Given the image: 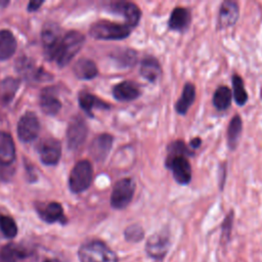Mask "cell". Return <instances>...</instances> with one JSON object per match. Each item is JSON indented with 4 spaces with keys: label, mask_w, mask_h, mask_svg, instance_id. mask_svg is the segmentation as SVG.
<instances>
[{
    "label": "cell",
    "mask_w": 262,
    "mask_h": 262,
    "mask_svg": "<svg viewBox=\"0 0 262 262\" xmlns=\"http://www.w3.org/2000/svg\"><path fill=\"white\" fill-rule=\"evenodd\" d=\"M85 37L77 31H71L64 34L59 43L54 60L59 67H66L84 45Z\"/></svg>",
    "instance_id": "1"
},
{
    "label": "cell",
    "mask_w": 262,
    "mask_h": 262,
    "mask_svg": "<svg viewBox=\"0 0 262 262\" xmlns=\"http://www.w3.org/2000/svg\"><path fill=\"white\" fill-rule=\"evenodd\" d=\"M79 258L81 262H118L115 252L99 241L84 244L79 250Z\"/></svg>",
    "instance_id": "2"
},
{
    "label": "cell",
    "mask_w": 262,
    "mask_h": 262,
    "mask_svg": "<svg viewBox=\"0 0 262 262\" xmlns=\"http://www.w3.org/2000/svg\"><path fill=\"white\" fill-rule=\"evenodd\" d=\"M131 30L132 29L126 24L99 20L91 26L89 34L95 39L121 40L127 38L130 35Z\"/></svg>",
    "instance_id": "3"
},
{
    "label": "cell",
    "mask_w": 262,
    "mask_h": 262,
    "mask_svg": "<svg viewBox=\"0 0 262 262\" xmlns=\"http://www.w3.org/2000/svg\"><path fill=\"white\" fill-rule=\"evenodd\" d=\"M15 145L11 135L0 131V179L8 180L13 174Z\"/></svg>",
    "instance_id": "4"
},
{
    "label": "cell",
    "mask_w": 262,
    "mask_h": 262,
    "mask_svg": "<svg viewBox=\"0 0 262 262\" xmlns=\"http://www.w3.org/2000/svg\"><path fill=\"white\" fill-rule=\"evenodd\" d=\"M93 179V168L88 160H81L76 163L69 176L70 189L75 193L86 190Z\"/></svg>",
    "instance_id": "5"
},
{
    "label": "cell",
    "mask_w": 262,
    "mask_h": 262,
    "mask_svg": "<svg viewBox=\"0 0 262 262\" xmlns=\"http://www.w3.org/2000/svg\"><path fill=\"white\" fill-rule=\"evenodd\" d=\"M166 167L172 172L175 181L181 185H186L191 180V166L187 157L176 154H168Z\"/></svg>",
    "instance_id": "6"
},
{
    "label": "cell",
    "mask_w": 262,
    "mask_h": 262,
    "mask_svg": "<svg viewBox=\"0 0 262 262\" xmlns=\"http://www.w3.org/2000/svg\"><path fill=\"white\" fill-rule=\"evenodd\" d=\"M135 182L132 178H123L116 182L111 194V205L115 209L126 208L133 199Z\"/></svg>",
    "instance_id": "7"
},
{
    "label": "cell",
    "mask_w": 262,
    "mask_h": 262,
    "mask_svg": "<svg viewBox=\"0 0 262 262\" xmlns=\"http://www.w3.org/2000/svg\"><path fill=\"white\" fill-rule=\"evenodd\" d=\"M41 37L46 58L49 60H53L62 38V36L60 35L59 27L53 23L45 24L43 26Z\"/></svg>",
    "instance_id": "8"
},
{
    "label": "cell",
    "mask_w": 262,
    "mask_h": 262,
    "mask_svg": "<svg viewBox=\"0 0 262 262\" xmlns=\"http://www.w3.org/2000/svg\"><path fill=\"white\" fill-rule=\"evenodd\" d=\"M40 123L33 112L25 113L17 123V136L24 142H31L38 136Z\"/></svg>",
    "instance_id": "9"
},
{
    "label": "cell",
    "mask_w": 262,
    "mask_h": 262,
    "mask_svg": "<svg viewBox=\"0 0 262 262\" xmlns=\"http://www.w3.org/2000/svg\"><path fill=\"white\" fill-rule=\"evenodd\" d=\"M15 69L28 81L51 80L52 76L41 68H37L32 59L27 56H19L15 62Z\"/></svg>",
    "instance_id": "10"
},
{
    "label": "cell",
    "mask_w": 262,
    "mask_h": 262,
    "mask_svg": "<svg viewBox=\"0 0 262 262\" xmlns=\"http://www.w3.org/2000/svg\"><path fill=\"white\" fill-rule=\"evenodd\" d=\"M88 134V128L86 123L81 118H75L71 121L67 129V142L70 149H79Z\"/></svg>",
    "instance_id": "11"
},
{
    "label": "cell",
    "mask_w": 262,
    "mask_h": 262,
    "mask_svg": "<svg viewBox=\"0 0 262 262\" xmlns=\"http://www.w3.org/2000/svg\"><path fill=\"white\" fill-rule=\"evenodd\" d=\"M169 247H170L169 234L165 231H161L149 236L145 245V250L149 257L157 260H161L168 253Z\"/></svg>",
    "instance_id": "12"
},
{
    "label": "cell",
    "mask_w": 262,
    "mask_h": 262,
    "mask_svg": "<svg viewBox=\"0 0 262 262\" xmlns=\"http://www.w3.org/2000/svg\"><path fill=\"white\" fill-rule=\"evenodd\" d=\"M38 151L40 160L44 165L53 166L56 165L60 160L61 145L57 139L47 138L41 142Z\"/></svg>",
    "instance_id": "13"
},
{
    "label": "cell",
    "mask_w": 262,
    "mask_h": 262,
    "mask_svg": "<svg viewBox=\"0 0 262 262\" xmlns=\"http://www.w3.org/2000/svg\"><path fill=\"white\" fill-rule=\"evenodd\" d=\"M239 16L238 4L232 0H225L221 3L218 13V29H226L235 25Z\"/></svg>",
    "instance_id": "14"
},
{
    "label": "cell",
    "mask_w": 262,
    "mask_h": 262,
    "mask_svg": "<svg viewBox=\"0 0 262 262\" xmlns=\"http://www.w3.org/2000/svg\"><path fill=\"white\" fill-rule=\"evenodd\" d=\"M113 141V136L107 133L96 136L89 146V152L92 158L97 162H103L111 151Z\"/></svg>",
    "instance_id": "15"
},
{
    "label": "cell",
    "mask_w": 262,
    "mask_h": 262,
    "mask_svg": "<svg viewBox=\"0 0 262 262\" xmlns=\"http://www.w3.org/2000/svg\"><path fill=\"white\" fill-rule=\"evenodd\" d=\"M111 9L117 13L122 14L126 19V25H128L131 29L138 25L141 17V11L139 7L132 2H116L112 4Z\"/></svg>",
    "instance_id": "16"
},
{
    "label": "cell",
    "mask_w": 262,
    "mask_h": 262,
    "mask_svg": "<svg viewBox=\"0 0 262 262\" xmlns=\"http://www.w3.org/2000/svg\"><path fill=\"white\" fill-rule=\"evenodd\" d=\"M39 103L42 112L48 116H55L61 108V101L53 87H46L41 91Z\"/></svg>",
    "instance_id": "17"
},
{
    "label": "cell",
    "mask_w": 262,
    "mask_h": 262,
    "mask_svg": "<svg viewBox=\"0 0 262 262\" xmlns=\"http://www.w3.org/2000/svg\"><path fill=\"white\" fill-rule=\"evenodd\" d=\"M36 210L42 220L47 223L61 222L64 220L63 209L59 203L50 202L46 204H39L36 206Z\"/></svg>",
    "instance_id": "18"
},
{
    "label": "cell",
    "mask_w": 262,
    "mask_h": 262,
    "mask_svg": "<svg viewBox=\"0 0 262 262\" xmlns=\"http://www.w3.org/2000/svg\"><path fill=\"white\" fill-rule=\"evenodd\" d=\"M141 94L138 85L132 81H123L113 89V95L120 101H131Z\"/></svg>",
    "instance_id": "19"
},
{
    "label": "cell",
    "mask_w": 262,
    "mask_h": 262,
    "mask_svg": "<svg viewBox=\"0 0 262 262\" xmlns=\"http://www.w3.org/2000/svg\"><path fill=\"white\" fill-rule=\"evenodd\" d=\"M190 18L189 9L182 6H177L171 12L168 21L169 28L173 31H183L189 26Z\"/></svg>",
    "instance_id": "20"
},
{
    "label": "cell",
    "mask_w": 262,
    "mask_h": 262,
    "mask_svg": "<svg viewBox=\"0 0 262 262\" xmlns=\"http://www.w3.org/2000/svg\"><path fill=\"white\" fill-rule=\"evenodd\" d=\"M79 104L81 108L89 116L93 117L92 110L93 108H104L108 110L111 105L105 101L99 99L96 95L89 93L87 91H81L79 94Z\"/></svg>",
    "instance_id": "21"
},
{
    "label": "cell",
    "mask_w": 262,
    "mask_h": 262,
    "mask_svg": "<svg viewBox=\"0 0 262 262\" xmlns=\"http://www.w3.org/2000/svg\"><path fill=\"white\" fill-rule=\"evenodd\" d=\"M194 100H195V86L190 82H186L183 87L181 96L175 103L176 112L179 115L184 116L189 110V107L191 106V104L194 102Z\"/></svg>",
    "instance_id": "22"
},
{
    "label": "cell",
    "mask_w": 262,
    "mask_h": 262,
    "mask_svg": "<svg viewBox=\"0 0 262 262\" xmlns=\"http://www.w3.org/2000/svg\"><path fill=\"white\" fill-rule=\"evenodd\" d=\"M74 74L77 78L82 80H90L97 76L98 70L94 61L89 58L78 59L73 67Z\"/></svg>",
    "instance_id": "23"
},
{
    "label": "cell",
    "mask_w": 262,
    "mask_h": 262,
    "mask_svg": "<svg viewBox=\"0 0 262 262\" xmlns=\"http://www.w3.org/2000/svg\"><path fill=\"white\" fill-rule=\"evenodd\" d=\"M141 76L149 82H156L162 74V68L159 60L154 56H146L141 61Z\"/></svg>",
    "instance_id": "24"
},
{
    "label": "cell",
    "mask_w": 262,
    "mask_h": 262,
    "mask_svg": "<svg viewBox=\"0 0 262 262\" xmlns=\"http://www.w3.org/2000/svg\"><path fill=\"white\" fill-rule=\"evenodd\" d=\"M17 43L9 30H0V60L10 58L15 52Z\"/></svg>",
    "instance_id": "25"
},
{
    "label": "cell",
    "mask_w": 262,
    "mask_h": 262,
    "mask_svg": "<svg viewBox=\"0 0 262 262\" xmlns=\"http://www.w3.org/2000/svg\"><path fill=\"white\" fill-rule=\"evenodd\" d=\"M28 254L25 248L15 244H8L0 249V262H17L26 258Z\"/></svg>",
    "instance_id": "26"
},
{
    "label": "cell",
    "mask_w": 262,
    "mask_h": 262,
    "mask_svg": "<svg viewBox=\"0 0 262 262\" xmlns=\"http://www.w3.org/2000/svg\"><path fill=\"white\" fill-rule=\"evenodd\" d=\"M243 130V121L239 115L233 116L227 128V142L230 149H234L238 144V140Z\"/></svg>",
    "instance_id": "27"
},
{
    "label": "cell",
    "mask_w": 262,
    "mask_h": 262,
    "mask_svg": "<svg viewBox=\"0 0 262 262\" xmlns=\"http://www.w3.org/2000/svg\"><path fill=\"white\" fill-rule=\"evenodd\" d=\"M231 90L227 86H219L213 95V104L218 111H225L229 107L231 103Z\"/></svg>",
    "instance_id": "28"
},
{
    "label": "cell",
    "mask_w": 262,
    "mask_h": 262,
    "mask_svg": "<svg viewBox=\"0 0 262 262\" xmlns=\"http://www.w3.org/2000/svg\"><path fill=\"white\" fill-rule=\"evenodd\" d=\"M19 87V81L15 78L8 77L1 82L0 85V100L3 103H8L12 100L17 89Z\"/></svg>",
    "instance_id": "29"
},
{
    "label": "cell",
    "mask_w": 262,
    "mask_h": 262,
    "mask_svg": "<svg viewBox=\"0 0 262 262\" xmlns=\"http://www.w3.org/2000/svg\"><path fill=\"white\" fill-rule=\"evenodd\" d=\"M232 88H233V97L239 106H243L248 101V93L244 86V81L242 77L237 74L232 76Z\"/></svg>",
    "instance_id": "30"
},
{
    "label": "cell",
    "mask_w": 262,
    "mask_h": 262,
    "mask_svg": "<svg viewBox=\"0 0 262 262\" xmlns=\"http://www.w3.org/2000/svg\"><path fill=\"white\" fill-rule=\"evenodd\" d=\"M0 230L7 238H12L17 233V226L15 221L6 215H0Z\"/></svg>",
    "instance_id": "31"
},
{
    "label": "cell",
    "mask_w": 262,
    "mask_h": 262,
    "mask_svg": "<svg viewBox=\"0 0 262 262\" xmlns=\"http://www.w3.org/2000/svg\"><path fill=\"white\" fill-rule=\"evenodd\" d=\"M168 154H176V155H182L185 157H193L194 152L190 150V147H188L184 141L182 140H175L172 141L168 145Z\"/></svg>",
    "instance_id": "32"
},
{
    "label": "cell",
    "mask_w": 262,
    "mask_h": 262,
    "mask_svg": "<svg viewBox=\"0 0 262 262\" xmlns=\"http://www.w3.org/2000/svg\"><path fill=\"white\" fill-rule=\"evenodd\" d=\"M233 211H230L226 217L224 218L222 224H221V241L222 243H227L230 239L231 234V228L233 223Z\"/></svg>",
    "instance_id": "33"
},
{
    "label": "cell",
    "mask_w": 262,
    "mask_h": 262,
    "mask_svg": "<svg viewBox=\"0 0 262 262\" xmlns=\"http://www.w3.org/2000/svg\"><path fill=\"white\" fill-rule=\"evenodd\" d=\"M136 52L132 49H126L123 52H118L117 56L115 57L120 64L125 67H131L136 62Z\"/></svg>",
    "instance_id": "34"
},
{
    "label": "cell",
    "mask_w": 262,
    "mask_h": 262,
    "mask_svg": "<svg viewBox=\"0 0 262 262\" xmlns=\"http://www.w3.org/2000/svg\"><path fill=\"white\" fill-rule=\"evenodd\" d=\"M143 230L139 225H131L125 230V237L129 242H139L143 237Z\"/></svg>",
    "instance_id": "35"
},
{
    "label": "cell",
    "mask_w": 262,
    "mask_h": 262,
    "mask_svg": "<svg viewBox=\"0 0 262 262\" xmlns=\"http://www.w3.org/2000/svg\"><path fill=\"white\" fill-rule=\"evenodd\" d=\"M42 4H43V1H37V0L30 1L29 4H28V11L33 12V11L38 10L39 7H40Z\"/></svg>",
    "instance_id": "36"
},
{
    "label": "cell",
    "mask_w": 262,
    "mask_h": 262,
    "mask_svg": "<svg viewBox=\"0 0 262 262\" xmlns=\"http://www.w3.org/2000/svg\"><path fill=\"white\" fill-rule=\"evenodd\" d=\"M201 144H202V140H201L200 137H194V138H192V139L190 140V142H189L190 148H199Z\"/></svg>",
    "instance_id": "37"
},
{
    "label": "cell",
    "mask_w": 262,
    "mask_h": 262,
    "mask_svg": "<svg viewBox=\"0 0 262 262\" xmlns=\"http://www.w3.org/2000/svg\"><path fill=\"white\" fill-rule=\"evenodd\" d=\"M41 261H42V262H61L58 258H54V257H53V258H52V257H45V256L41 259Z\"/></svg>",
    "instance_id": "38"
}]
</instances>
